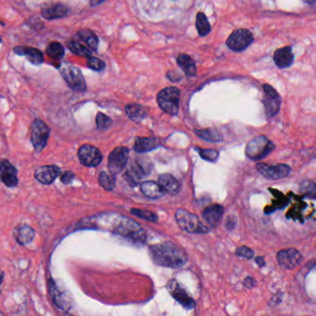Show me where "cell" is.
<instances>
[{
  "label": "cell",
  "instance_id": "6da1fadb",
  "mask_svg": "<svg viewBox=\"0 0 316 316\" xmlns=\"http://www.w3.org/2000/svg\"><path fill=\"white\" fill-rule=\"evenodd\" d=\"M149 252L156 264L164 267H182L188 261L185 251L171 242L152 245L150 247Z\"/></svg>",
  "mask_w": 316,
  "mask_h": 316
},
{
  "label": "cell",
  "instance_id": "7a4b0ae2",
  "mask_svg": "<svg viewBox=\"0 0 316 316\" xmlns=\"http://www.w3.org/2000/svg\"><path fill=\"white\" fill-rule=\"evenodd\" d=\"M59 73L64 79L67 86L74 91L84 92L86 90L85 77L80 69L68 62H62L59 66Z\"/></svg>",
  "mask_w": 316,
  "mask_h": 316
},
{
  "label": "cell",
  "instance_id": "3957f363",
  "mask_svg": "<svg viewBox=\"0 0 316 316\" xmlns=\"http://www.w3.org/2000/svg\"><path fill=\"white\" fill-rule=\"evenodd\" d=\"M177 224L183 230L192 234H204L209 232V228L203 225L197 215L185 209H178L175 213Z\"/></svg>",
  "mask_w": 316,
  "mask_h": 316
},
{
  "label": "cell",
  "instance_id": "277c9868",
  "mask_svg": "<svg viewBox=\"0 0 316 316\" xmlns=\"http://www.w3.org/2000/svg\"><path fill=\"white\" fill-rule=\"evenodd\" d=\"M274 150L273 142L265 136H258L248 143L246 155L252 161H260L267 157Z\"/></svg>",
  "mask_w": 316,
  "mask_h": 316
},
{
  "label": "cell",
  "instance_id": "5b68a950",
  "mask_svg": "<svg viewBox=\"0 0 316 316\" xmlns=\"http://www.w3.org/2000/svg\"><path fill=\"white\" fill-rule=\"evenodd\" d=\"M180 91L174 86H169L162 89L157 97V102L164 113L177 115L179 109Z\"/></svg>",
  "mask_w": 316,
  "mask_h": 316
},
{
  "label": "cell",
  "instance_id": "8992f818",
  "mask_svg": "<svg viewBox=\"0 0 316 316\" xmlns=\"http://www.w3.org/2000/svg\"><path fill=\"white\" fill-rule=\"evenodd\" d=\"M50 129L43 121L37 119L31 125V141L38 152L42 151L47 146Z\"/></svg>",
  "mask_w": 316,
  "mask_h": 316
},
{
  "label": "cell",
  "instance_id": "52a82bcc",
  "mask_svg": "<svg viewBox=\"0 0 316 316\" xmlns=\"http://www.w3.org/2000/svg\"><path fill=\"white\" fill-rule=\"evenodd\" d=\"M254 41V38L251 31L247 29H237L232 32L226 40V46L234 51H242L249 48Z\"/></svg>",
  "mask_w": 316,
  "mask_h": 316
},
{
  "label": "cell",
  "instance_id": "ba28073f",
  "mask_svg": "<svg viewBox=\"0 0 316 316\" xmlns=\"http://www.w3.org/2000/svg\"><path fill=\"white\" fill-rule=\"evenodd\" d=\"M116 231L122 236H127L136 241L144 242L146 233L144 229L136 222L128 218H123L120 225L116 227Z\"/></svg>",
  "mask_w": 316,
  "mask_h": 316
},
{
  "label": "cell",
  "instance_id": "9c48e42d",
  "mask_svg": "<svg viewBox=\"0 0 316 316\" xmlns=\"http://www.w3.org/2000/svg\"><path fill=\"white\" fill-rule=\"evenodd\" d=\"M129 159V150L125 147H118L109 156L108 167L110 172L118 174L126 166Z\"/></svg>",
  "mask_w": 316,
  "mask_h": 316
},
{
  "label": "cell",
  "instance_id": "30bf717a",
  "mask_svg": "<svg viewBox=\"0 0 316 316\" xmlns=\"http://www.w3.org/2000/svg\"><path fill=\"white\" fill-rule=\"evenodd\" d=\"M263 105L267 117H273L278 113L281 105V97L274 88L269 85H263Z\"/></svg>",
  "mask_w": 316,
  "mask_h": 316
},
{
  "label": "cell",
  "instance_id": "8fae6325",
  "mask_svg": "<svg viewBox=\"0 0 316 316\" xmlns=\"http://www.w3.org/2000/svg\"><path fill=\"white\" fill-rule=\"evenodd\" d=\"M78 157L81 163L88 167L99 165L103 159L100 150L92 145L82 146L78 151Z\"/></svg>",
  "mask_w": 316,
  "mask_h": 316
},
{
  "label": "cell",
  "instance_id": "7c38bea8",
  "mask_svg": "<svg viewBox=\"0 0 316 316\" xmlns=\"http://www.w3.org/2000/svg\"><path fill=\"white\" fill-rule=\"evenodd\" d=\"M256 169L260 173L267 179L277 180L288 177L291 171V169L287 164H276L270 165L266 163H257Z\"/></svg>",
  "mask_w": 316,
  "mask_h": 316
},
{
  "label": "cell",
  "instance_id": "4fadbf2b",
  "mask_svg": "<svg viewBox=\"0 0 316 316\" xmlns=\"http://www.w3.org/2000/svg\"><path fill=\"white\" fill-rule=\"evenodd\" d=\"M277 262L279 265L284 269H294L302 261V255L295 249L282 250L277 253Z\"/></svg>",
  "mask_w": 316,
  "mask_h": 316
},
{
  "label": "cell",
  "instance_id": "5bb4252c",
  "mask_svg": "<svg viewBox=\"0 0 316 316\" xmlns=\"http://www.w3.org/2000/svg\"><path fill=\"white\" fill-rule=\"evenodd\" d=\"M168 290L171 296L187 309H193L196 306L195 300L188 295V292L175 280H171L168 284Z\"/></svg>",
  "mask_w": 316,
  "mask_h": 316
},
{
  "label": "cell",
  "instance_id": "9a60e30c",
  "mask_svg": "<svg viewBox=\"0 0 316 316\" xmlns=\"http://www.w3.org/2000/svg\"><path fill=\"white\" fill-rule=\"evenodd\" d=\"M0 182L9 188H13L18 184L16 168L7 160H0Z\"/></svg>",
  "mask_w": 316,
  "mask_h": 316
},
{
  "label": "cell",
  "instance_id": "2e32d148",
  "mask_svg": "<svg viewBox=\"0 0 316 316\" xmlns=\"http://www.w3.org/2000/svg\"><path fill=\"white\" fill-rule=\"evenodd\" d=\"M273 60L278 68H289L294 61V55L292 53V49L290 47H284L276 49L273 55Z\"/></svg>",
  "mask_w": 316,
  "mask_h": 316
},
{
  "label": "cell",
  "instance_id": "e0dca14e",
  "mask_svg": "<svg viewBox=\"0 0 316 316\" xmlns=\"http://www.w3.org/2000/svg\"><path fill=\"white\" fill-rule=\"evenodd\" d=\"M59 167L55 165H46L40 167L34 172V177L38 181L42 184L49 185L55 181V179L59 175Z\"/></svg>",
  "mask_w": 316,
  "mask_h": 316
},
{
  "label": "cell",
  "instance_id": "ac0fdd59",
  "mask_svg": "<svg viewBox=\"0 0 316 316\" xmlns=\"http://www.w3.org/2000/svg\"><path fill=\"white\" fill-rule=\"evenodd\" d=\"M13 51L17 55L24 56L32 64L40 65L44 62V55L41 50L36 48H25V47H16Z\"/></svg>",
  "mask_w": 316,
  "mask_h": 316
},
{
  "label": "cell",
  "instance_id": "d6986e66",
  "mask_svg": "<svg viewBox=\"0 0 316 316\" xmlns=\"http://www.w3.org/2000/svg\"><path fill=\"white\" fill-rule=\"evenodd\" d=\"M69 12V9L62 4H51L44 7L41 11V15L46 20H55L66 16Z\"/></svg>",
  "mask_w": 316,
  "mask_h": 316
},
{
  "label": "cell",
  "instance_id": "ffe728a7",
  "mask_svg": "<svg viewBox=\"0 0 316 316\" xmlns=\"http://www.w3.org/2000/svg\"><path fill=\"white\" fill-rule=\"evenodd\" d=\"M224 212H225L224 207L219 204L212 205L204 209V219L206 220V222L213 227H216L219 225L220 221L224 215Z\"/></svg>",
  "mask_w": 316,
  "mask_h": 316
},
{
  "label": "cell",
  "instance_id": "44dd1931",
  "mask_svg": "<svg viewBox=\"0 0 316 316\" xmlns=\"http://www.w3.org/2000/svg\"><path fill=\"white\" fill-rule=\"evenodd\" d=\"M150 171V165H148V162L142 161L141 160L135 161L133 165L130 167L126 175L130 179V181H135L139 178L147 177V174Z\"/></svg>",
  "mask_w": 316,
  "mask_h": 316
},
{
  "label": "cell",
  "instance_id": "7402d4cb",
  "mask_svg": "<svg viewBox=\"0 0 316 316\" xmlns=\"http://www.w3.org/2000/svg\"><path fill=\"white\" fill-rule=\"evenodd\" d=\"M160 145V140L156 137H137L134 142V150L138 153H145L155 150Z\"/></svg>",
  "mask_w": 316,
  "mask_h": 316
},
{
  "label": "cell",
  "instance_id": "603a6c76",
  "mask_svg": "<svg viewBox=\"0 0 316 316\" xmlns=\"http://www.w3.org/2000/svg\"><path fill=\"white\" fill-rule=\"evenodd\" d=\"M159 184L162 189L165 191V193L171 194V195L178 193L181 188V186L177 179L168 173L161 174V177H159Z\"/></svg>",
  "mask_w": 316,
  "mask_h": 316
},
{
  "label": "cell",
  "instance_id": "cb8c5ba5",
  "mask_svg": "<svg viewBox=\"0 0 316 316\" xmlns=\"http://www.w3.org/2000/svg\"><path fill=\"white\" fill-rule=\"evenodd\" d=\"M141 191L143 192L146 197L153 198V199L161 198L165 195V191L162 189L160 184L154 181H147V182L142 183Z\"/></svg>",
  "mask_w": 316,
  "mask_h": 316
},
{
  "label": "cell",
  "instance_id": "d4e9b609",
  "mask_svg": "<svg viewBox=\"0 0 316 316\" xmlns=\"http://www.w3.org/2000/svg\"><path fill=\"white\" fill-rule=\"evenodd\" d=\"M14 237L20 244L26 245L33 239L34 231L28 225H19L14 229Z\"/></svg>",
  "mask_w": 316,
  "mask_h": 316
},
{
  "label": "cell",
  "instance_id": "484cf974",
  "mask_svg": "<svg viewBox=\"0 0 316 316\" xmlns=\"http://www.w3.org/2000/svg\"><path fill=\"white\" fill-rule=\"evenodd\" d=\"M177 64L184 71V73L188 76H194L197 74V68L192 58L188 55L181 54L177 58Z\"/></svg>",
  "mask_w": 316,
  "mask_h": 316
},
{
  "label": "cell",
  "instance_id": "4316f807",
  "mask_svg": "<svg viewBox=\"0 0 316 316\" xmlns=\"http://www.w3.org/2000/svg\"><path fill=\"white\" fill-rule=\"evenodd\" d=\"M125 112L129 118L134 123H140L147 115L145 108L138 104H129L125 108Z\"/></svg>",
  "mask_w": 316,
  "mask_h": 316
},
{
  "label": "cell",
  "instance_id": "83f0119b",
  "mask_svg": "<svg viewBox=\"0 0 316 316\" xmlns=\"http://www.w3.org/2000/svg\"><path fill=\"white\" fill-rule=\"evenodd\" d=\"M78 38L86 44L87 48H89L93 51H97L98 39H97V36L92 32L91 30H88V29L80 30L78 32Z\"/></svg>",
  "mask_w": 316,
  "mask_h": 316
},
{
  "label": "cell",
  "instance_id": "f1b7e54d",
  "mask_svg": "<svg viewBox=\"0 0 316 316\" xmlns=\"http://www.w3.org/2000/svg\"><path fill=\"white\" fill-rule=\"evenodd\" d=\"M196 27L198 30V34L200 37H205L210 32V24L208 22L207 17L205 16L203 12H198L196 18Z\"/></svg>",
  "mask_w": 316,
  "mask_h": 316
},
{
  "label": "cell",
  "instance_id": "f546056e",
  "mask_svg": "<svg viewBox=\"0 0 316 316\" xmlns=\"http://www.w3.org/2000/svg\"><path fill=\"white\" fill-rule=\"evenodd\" d=\"M195 134L200 138L207 140L209 142H219L223 140V135L220 134L218 131L215 129H203V130H196Z\"/></svg>",
  "mask_w": 316,
  "mask_h": 316
},
{
  "label": "cell",
  "instance_id": "4dcf8cb0",
  "mask_svg": "<svg viewBox=\"0 0 316 316\" xmlns=\"http://www.w3.org/2000/svg\"><path fill=\"white\" fill-rule=\"evenodd\" d=\"M67 47L75 55L85 57V58H88L91 56V49L87 48L84 44L80 43V42L70 41L67 44Z\"/></svg>",
  "mask_w": 316,
  "mask_h": 316
},
{
  "label": "cell",
  "instance_id": "1f68e13d",
  "mask_svg": "<svg viewBox=\"0 0 316 316\" xmlns=\"http://www.w3.org/2000/svg\"><path fill=\"white\" fill-rule=\"evenodd\" d=\"M98 182L100 184L102 188L106 190H113L115 188V184H116V179L114 174L112 172H107V171H102L98 177Z\"/></svg>",
  "mask_w": 316,
  "mask_h": 316
},
{
  "label": "cell",
  "instance_id": "d6a6232c",
  "mask_svg": "<svg viewBox=\"0 0 316 316\" xmlns=\"http://www.w3.org/2000/svg\"><path fill=\"white\" fill-rule=\"evenodd\" d=\"M64 48L59 42H52L49 44L46 49V53L51 59H60L64 56Z\"/></svg>",
  "mask_w": 316,
  "mask_h": 316
},
{
  "label": "cell",
  "instance_id": "836d02e7",
  "mask_svg": "<svg viewBox=\"0 0 316 316\" xmlns=\"http://www.w3.org/2000/svg\"><path fill=\"white\" fill-rule=\"evenodd\" d=\"M51 283H52V285L49 287V290H50V293H51L55 304L59 306V308H67V307H69L67 301H65V298L63 297V295H62L61 292H59V290L57 288V286L55 285L53 281H51Z\"/></svg>",
  "mask_w": 316,
  "mask_h": 316
},
{
  "label": "cell",
  "instance_id": "e575fe53",
  "mask_svg": "<svg viewBox=\"0 0 316 316\" xmlns=\"http://www.w3.org/2000/svg\"><path fill=\"white\" fill-rule=\"evenodd\" d=\"M131 214L135 215L139 218L147 220L149 222H157L158 221V215L150 212V210H146V209H131Z\"/></svg>",
  "mask_w": 316,
  "mask_h": 316
},
{
  "label": "cell",
  "instance_id": "d590c367",
  "mask_svg": "<svg viewBox=\"0 0 316 316\" xmlns=\"http://www.w3.org/2000/svg\"><path fill=\"white\" fill-rule=\"evenodd\" d=\"M96 122H97V129L99 130H106L112 125V123H113L112 119L101 113H97Z\"/></svg>",
  "mask_w": 316,
  "mask_h": 316
},
{
  "label": "cell",
  "instance_id": "8d00e7d4",
  "mask_svg": "<svg viewBox=\"0 0 316 316\" xmlns=\"http://www.w3.org/2000/svg\"><path fill=\"white\" fill-rule=\"evenodd\" d=\"M86 65L91 70L97 71V72L104 70V68H105V62L104 61H102L101 59H97V58H95V57H91V56L87 58Z\"/></svg>",
  "mask_w": 316,
  "mask_h": 316
},
{
  "label": "cell",
  "instance_id": "74e56055",
  "mask_svg": "<svg viewBox=\"0 0 316 316\" xmlns=\"http://www.w3.org/2000/svg\"><path fill=\"white\" fill-rule=\"evenodd\" d=\"M200 157L208 161H215L218 158V151L215 150H202L198 149Z\"/></svg>",
  "mask_w": 316,
  "mask_h": 316
},
{
  "label": "cell",
  "instance_id": "f35d334b",
  "mask_svg": "<svg viewBox=\"0 0 316 316\" xmlns=\"http://www.w3.org/2000/svg\"><path fill=\"white\" fill-rule=\"evenodd\" d=\"M236 253L237 256L245 258V259H248V260H251V259L254 257V252L251 250L250 248H248V247L242 246L237 248Z\"/></svg>",
  "mask_w": 316,
  "mask_h": 316
},
{
  "label": "cell",
  "instance_id": "ab89813d",
  "mask_svg": "<svg viewBox=\"0 0 316 316\" xmlns=\"http://www.w3.org/2000/svg\"><path fill=\"white\" fill-rule=\"evenodd\" d=\"M305 184L308 188H306L304 185H302V187L300 188L302 192H305L309 196H311L312 198H314L315 197V186H314V184L312 182H305Z\"/></svg>",
  "mask_w": 316,
  "mask_h": 316
},
{
  "label": "cell",
  "instance_id": "60d3db41",
  "mask_svg": "<svg viewBox=\"0 0 316 316\" xmlns=\"http://www.w3.org/2000/svg\"><path fill=\"white\" fill-rule=\"evenodd\" d=\"M74 177H75L74 172H72V171H65L64 173H62V175L60 177V180L64 183V184H69V183L73 181Z\"/></svg>",
  "mask_w": 316,
  "mask_h": 316
},
{
  "label": "cell",
  "instance_id": "b9f144b4",
  "mask_svg": "<svg viewBox=\"0 0 316 316\" xmlns=\"http://www.w3.org/2000/svg\"><path fill=\"white\" fill-rule=\"evenodd\" d=\"M244 285H245L246 288H252V287H254V285H255V281H254V279L252 278V277H247V278L245 279V281H244Z\"/></svg>",
  "mask_w": 316,
  "mask_h": 316
},
{
  "label": "cell",
  "instance_id": "7bdbcfd3",
  "mask_svg": "<svg viewBox=\"0 0 316 316\" xmlns=\"http://www.w3.org/2000/svg\"><path fill=\"white\" fill-rule=\"evenodd\" d=\"M255 262L259 264V266H261V267H263L265 265V261H264V259L263 257H257L255 259Z\"/></svg>",
  "mask_w": 316,
  "mask_h": 316
},
{
  "label": "cell",
  "instance_id": "ee69618b",
  "mask_svg": "<svg viewBox=\"0 0 316 316\" xmlns=\"http://www.w3.org/2000/svg\"><path fill=\"white\" fill-rule=\"evenodd\" d=\"M104 1H105V0H90V5H91L92 7H95V6L101 4Z\"/></svg>",
  "mask_w": 316,
  "mask_h": 316
},
{
  "label": "cell",
  "instance_id": "f6af8a7d",
  "mask_svg": "<svg viewBox=\"0 0 316 316\" xmlns=\"http://www.w3.org/2000/svg\"><path fill=\"white\" fill-rule=\"evenodd\" d=\"M3 278H4V273L0 270V286H1L2 282H3Z\"/></svg>",
  "mask_w": 316,
  "mask_h": 316
},
{
  "label": "cell",
  "instance_id": "bcb514c9",
  "mask_svg": "<svg viewBox=\"0 0 316 316\" xmlns=\"http://www.w3.org/2000/svg\"><path fill=\"white\" fill-rule=\"evenodd\" d=\"M1 42H2V40H1V38H0V43H1Z\"/></svg>",
  "mask_w": 316,
  "mask_h": 316
}]
</instances>
